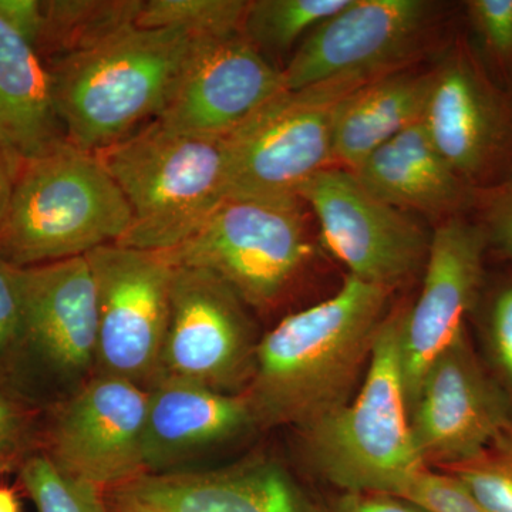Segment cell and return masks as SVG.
<instances>
[{"mask_svg": "<svg viewBox=\"0 0 512 512\" xmlns=\"http://www.w3.org/2000/svg\"><path fill=\"white\" fill-rule=\"evenodd\" d=\"M390 292L348 275L335 295L286 316L259 339L244 392L258 427L305 429L349 402Z\"/></svg>", "mask_w": 512, "mask_h": 512, "instance_id": "6da1fadb", "label": "cell"}, {"mask_svg": "<svg viewBox=\"0 0 512 512\" xmlns=\"http://www.w3.org/2000/svg\"><path fill=\"white\" fill-rule=\"evenodd\" d=\"M177 29L134 25L53 64L56 109L72 146L97 153L160 116L198 43Z\"/></svg>", "mask_w": 512, "mask_h": 512, "instance_id": "7a4b0ae2", "label": "cell"}, {"mask_svg": "<svg viewBox=\"0 0 512 512\" xmlns=\"http://www.w3.org/2000/svg\"><path fill=\"white\" fill-rule=\"evenodd\" d=\"M130 225V205L99 157L67 141L19 168L0 258L30 268L86 256L119 244Z\"/></svg>", "mask_w": 512, "mask_h": 512, "instance_id": "3957f363", "label": "cell"}, {"mask_svg": "<svg viewBox=\"0 0 512 512\" xmlns=\"http://www.w3.org/2000/svg\"><path fill=\"white\" fill-rule=\"evenodd\" d=\"M403 315L384 318L355 397L303 429L309 463L343 493L400 497L426 467L414 446L404 393Z\"/></svg>", "mask_w": 512, "mask_h": 512, "instance_id": "277c9868", "label": "cell"}, {"mask_svg": "<svg viewBox=\"0 0 512 512\" xmlns=\"http://www.w3.org/2000/svg\"><path fill=\"white\" fill-rule=\"evenodd\" d=\"M94 154L130 205L121 247L170 251L227 198V137L174 133L154 120Z\"/></svg>", "mask_w": 512, "mask_h": 512, "instance_id": "5b68a950", "label": "cell"}, {"mask_svg": "<svg viewBox=\"0 0 512 512\" xmlns=\"http://www.w3.org/2000/svg\"><path fill=\"white\" fill-rule=\"evenodd\" d=\"M25 330L12 389L56 406L94 376L96 286L86 256L19 268Z\"/></svg>", "mask_w": 512, "mask_h": 512, "instance_id": "8992f818", "label": "cell"}, {"mask_svg": "<svg viewBox=\"0 0 512 512\" xmlns=\"http://www.w3.org/2000/svg\"><path fill=\"white\" fill-rule=\"evenodd\" d=\"M299 201L225 198L187 241L160 254L217 275L249 308H266L312 254Z\"/></svg>", "mask_w": 512, "mask_h": 512, "instance_id": "52a82bcc", "label": "cell"}, {"mask_svg": "<svg viewBox=\"0 0 512 512\" xmlns=\"http://www.w3.org/2000/svg\"><path fill=\"white\" fill-rule=\"evenodd\" d=\"M366 83L338 79L295 92L285 90L256 111L227 137V198L301 200L302 188L335 165V107Z\"/></svg>", "mask_w": 512, "mask_h": 512, "instance_id": "ba28073f", "label": "cell"}, {"mask_svg": "<svg viewBox=\"0 0 512 512\" xmlns=\"http://www.w3.org/2000/svg\"><path fill=\"white\" fill-rule=\"evenodd\" d=\"M96 286L94 376L150 389L170 319L174 266L160 252L104 245L86 255Z\"/></svg>", "mask_w": 512, "mask_h": 512, "instance_id": "9c48e42d", "label": "cell"}, {"mask_svg": "<svg viewBox=\"0 0 512 512\" xmlns=\"http://www.w3.org/2000/svg\"><path fill=\"white\" fill-rule=\"evenodd\" d=\"M248 308L217 275L174 266L170 319L154 384L175 380L244 393L259 343Z\"/></svg>", "mask_w": 512, "mask_h": 512, "instance_id": "30bf717a", "label": "cell"}, {"mask_svg": "<svg viewBox=\"0 0 512 512\" xmlns=\"http://www.w3.org/2000/svg\"><path fill=\"white\" fill-rule=\"evenodd\" d=\"M330 251L360 281L393 291L424 268L430 237L409 212L380 200L342 167L326 168L302 188Z\"/></svg>", "mask_w": 512, "mask_h": 512, "instance_id": "8fae6325", "label": "cell"}, {"mask_svg": "<svg viewBox=\"0 0 512 512\" xmlns=\"http://www.w3.org/2000/svg\"><path fill=\"white\" fill-rule=\"evenodd\" d=\"M424 466L446 470L478 456L512 426V399L471 348L467 332L431 363L409 410Z\"/></svg>", "mask_w": 512, "mask_h": 512, "instance_id": "7c38bea8", "label": "cell"}, {"mask_svg": "<svg viewBox=\"0 0 512 512\" xmlns=\"http://www.w3.org/2000/svg\"><path fill=\"white\" fill-rule=\"evenodd\" d=\"M147 397L146 389L127 380L93 376L52 407L43 453L63 473L100 490L134 480L146 473Z\"/></svg>", "mask_w": 512, "mask_h": 512, "instance_id": "4fadbf2b", "label": "cell"}, {"mask_svg": "<svg viewBox=\"0 0 512 512\" xmlns=\"http://www.w3.org/2000/svg\"><path fill=\"white\" fill-rule=\"evenodd\" d=\"M421 123L474 190L512 173V99L467 45L454 47L433 70Z\"/></svg>", "mask_w": 512, "mask_h": 512, "instance_id": "5bb4252c", "label": "cell"}, {"mask_svg": "<svg viewBox=\"0 0 512 512\" xmlns=\"http://www.w3.org/2000/svg\"><path fill=\"white\" fill-rule=\"evenodd\" d=\"M426 0H350L309 33L282 69L285 90L399 72L433 22Z\"/></svg>", "mask_w": 512, "mask_h": 512, "instance_id": "9a60e30c", "label": "cell"}, {"mask_svg": "<svg viewBox=\"0 0 512 512\" xmlns=\"http://www.w3.org/2000/svg\"><path fill=\"white\" fill-rule=\"evenodd\" d=\"M487 251L483 229L464 215L441 221L430 237L421 293L404 311L400 330L409 410L431 363L466 330L467 315L483 292Z\"/></svg>", "mask_w": 512, "mask_h": 512, "instance_id": "2e32d148", "label": "cell"}, {"mask_svg": "<svg viewBox=\"0 0 512 512\" xmlns=\"http://www.w3.org/2000/svg\"><path fill=\"white\" fill-rule=\"evenodd\" d=\"M284 92L282 70L242 33L200 39L156 120L174 133L224 138Z\"/></svg>", "mask_w": 512, "mask_h": 512, "instance_id": "e0dca14e", "label": "cell"}, {"mask_svg": "<svg viewBox=\"0 0 512 512\" xmlns=\"http://www.w3.org/2000/svg\"><path fill=\"white\" fill-rule=\"evenodd\" d=\"M143 512H313L281 464L258 457L214 470L144 473L109 490Z\"/></svg>", "mask_w": 512, "mask_h": 512, "instance_id": "ac0fdd59", "label": "cell"}, {"mask_svg": "<svg viewBox=\"0 0 512 512\" xmlns=\"http://www.w3.org/2000/svg\"><path fill=\"white\" fill-rule=\"evenodd\" d=\"M146 473L192 470V464L258 427L244 393L215 392L165 380L147 390Z\"/></svg>", "mask_w": 512, "mask_h": 512, "instance_id": "d6986e66", "label": "cell"}, {"mask_svg": "<svg viewBox=\"0 0 512 512\" xmlns=\"http://www.w3.org/2000/svg\"><path fill=\"white\" fill-rule=\"evenodd\" d=\"M350 173L387 204L441 221L464 215L476 202L477 190L444 160L421 121L370 154Z\"/></svg>", "mask_w": 512, "mask_h": 512, "instance_id": "ffe728a7", "label": "cell"}, {"mask_svg": "<svg viewBox=\"0 0 512 512\" xmlns=\"http://www.w3.org/2000/svg\"><path fill=\"white\" fill-rule=\"evenodd\" d=\"M64 143L52 73L35 47L0 18V154L13 180L26 161Z\"/></svg>", "mask_w": 512, "mask_h": 512, "instance_id": "44dd1931", "label": "cell"}, {"mask_svg": "<svg viewBox=\"0 0 512 512\" xmlns=\"http://www.w3.org/2000/svg\"><path fill=\"white\" fill-rule=\"evenodd\" d=\"M430 73L394 72L357 87L333 111L332 143L336 167L353 171L370 154L423 120Z\"/></svg>", "mask_w": 512, "mask_h": 512, "instance_id": "7402d4cb", "label": "cell"}, {"mask_svg": "<svg viewBox=\"0 0 512 512\" xmlns=\"http://www.w3.org/2000/svg\"><path fill=\"white\" fill-rule=\"evenodd\" d=\"M143 0H56L43 2L45 32L37 47L55 63L99 46L137 23Z\"/></svg>", "mask_w": 512, "mask_h": 512, "instance_id": "603a6c76", "label": "cell"}, {"mask_svg": "<svg viewBox=\"0 0 512 512\" xmlns=\"http://www.w3.org/2000/svg\"><path fill=\"white\" fill-rule=\"evenodd\" d=\"M350 0H252L242 36L265 56L286 53L320 23L345 9Z\"/></svg>", "mask_w": 512, "mask_h": 512, "instance_id": "cb8c5ba5", "label": "cell"}, {"mask_svg": "<svg viewBox=\"0 0 512 512\" xmlns=\"http://www.w3.org/2000/svg\"><path fill=\"white\" fill-rule=\"evenodd\" d=\"M247 8L245 0H143L136 25L217 39L241 35Z\"/></svg>", "mask_w": 512, "mask_h": 512, "instance_id": "d4e9b609", "label": "cell"}, {"mask_svg": "<svg viewBox=\"0 0 512 512\" xmlns=\"http://www.w3.org/2000/svg\"><path fill=\"white\" fill-rule=\"evenodd\" d=\"M20 481L39 512H109L99 487L63 473L43 451L20 464Z\"/></svg>", "mask_w": 512, "mask_h": 512, "instance_id": "484cf974", "label": "cell"}, {"mask_svg": "<svg viewBox=\"0 0 512 512\" xmlns=\"http://www.w3.org/2000/svg\"><path fill=\"white\" fill-rule=\"evenodd\" d=\"M490 512H512V426L478 456L446 468Z\"/></svg>", "mask_w": 512, "mask_h": 512, "instance_id": "4316f807", "label": "cell"}, {"mask_svg": "<svg viewBox=\"0 0 512 512\" xmlns=\"http://www.w3.org/2000/svg\"><path fill=\"white\" fill-rule=\"evenodd\" d=\"M23 330L25 312L19 268L0 258V382L8 386L18 366Z\"/></svg>", "mask_w": 512, "mask_h": 512, "instance_id": "83f0119b", "label": "cell"}, {"mask_svg": "<svg viewBox=\"0 0 512 512\" xmlns=\"http://www.w3.org/2000/svg\"><path fill=\"white\" fill-rule=\"evenodd\" d=\"M426 512H490L453 474L424 467L400 495Z\"/></svg>", "mask_w": 512, "mask_h": 512, "instance_id": "f1b7e54d", "label": "cell"}, {"mask_svg": "<svg viewBox=\"0 0 512 512\" xmlns=\"http://www.w3.org/2000/svg\"><path fill=\"white\" fill-rule=\"evenodd\" d=\"M466 8L487 56L512 76V0H470Z\"/></svg>", "mask_w": 512, "mask_h": 512, "instance_id": "f546056e", "label": "cell"}, {"mask_svg": "<svg viewBox=\"0 0 512 512\" xmlns=\"http://www.w3.org/2000/svg\"><path fill=\"white\" fill-rule=\"evenodd\" d=\"M32 404L0 382V471L25 461L35 443Z\"/></svg>", "mask_w": 512, "mask_h": 512, "instance_id": "4dcf8cb0", "label": "cell"}, {"mask_svg": "<svg viewBox=\"0 0 512 512\" xmlns=\"http://www.w3.org/2000/svg\"><path fill=\"white\" fill-rule=\"evenodd\" d=\"M483 322L494 365L512 399V278L504 279L485 296Z\"/></svg>", "mask_w": 512, "mask_h": 512, "instance_id": "1f68e13d", "label": "cell"}, {"mask_svg": "<svg viewBox=\"0 0 512 512\" xmlns=\"http://www.w3.org/2000/svg\"><path fill=\"white\" fill-rule=\"evenodd\" d=\"M477 224L483 229L488 249L512 261V173L476 192Z\"/></svg>", "mask_w": 512, "mask_h": 512, "instance_id": "d6a6232c", "label": "cell"}, {"mask_svg": "<svg viewBox=\"0 0 512 512\" xmlns=\"http://www.w3.org/2000/svg\"><path fill=\"white\" fill-rule=\"evenodd\" d=\"M0 18L37 50L45 32L43 2L0 0Z\"/></svg>", "mask_w": 512, "mask_h": 512, "instance_id": "836d02e7", "label": "cell"}, {"mask_svg": "<svg viewBox=\"0 0 512 512\" xmlns=\"http://www.w3.org/2000/svg\"><path fill=\"white\" fill-rule=\"evenodd\" d=\"M330 512H426L400 497L343 493Z\"/></svg>", "mask_w": 512, "mask_h": 512, "instance_id": "e575fe53", "label": "cell"}, {"mask_svg": "<svg viewBox=\"0 0 512 512\" xmlns=\"http://www.w3.org/2000/svg\"><path fill=\"white\" fill-rule=\"evenodd\" d=\"M13 191V175L8 163L0 154V225L8 212L10 197Z\"/></svg>", "mask_w": 512, "mask_h": 512, "instance_id": "d590c367", "label": "cell"}, {"mask_svg": "<svg viewBox=\"0 0 512 512\" xmlns=\"http://www.w3.org/2000/svg\"><path fill=\"white\" fill-rule=\"evenodd\" d=\"M0 512H20L18 495L12 488H0Z\"/></svg>", "mask_w": 512, "mask_h": 512, "instance_id": "8d00e7d4", "label": "cell"}, {"mask_svg": "<svg viewBox=\"0 0 512 512\" xmlns=\"http://www.w3.org/2000/svg\"><path fill=\"white\" fill-rule=\"evenodd\" d=\"M111 501V508H113V512H143L138 510V508L131 507V505L119 503V501Z\"/></svg>", "mask_w": 512, "mask_h": 512, "instance_id": "74e56055", "label": "cell"}]
</instances>
